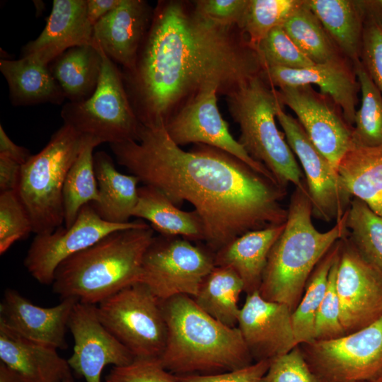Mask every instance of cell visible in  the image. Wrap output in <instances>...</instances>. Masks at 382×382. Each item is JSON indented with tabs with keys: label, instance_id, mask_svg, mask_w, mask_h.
I'll list each match as a JSON object with an SVG mask.
<instances>
[{
	"label": "cell",
	"instance_id": "7dc6e473",
	"mask_svg": "<svg viewBox=\"0 0 382 382\" xmlns=\"http://www.w3.org/2000/svg\"><path fill=\"white\" fill-rule=\"evenodd\" d=\"M0 155H4L23 165L32 156L28 149L16 144L0 125Z\"/></svg>",
	"mask_w": 382,
	"mask_h": 382
},
{
	"label": "cell",
	"instance_id": "cb8c5ba5",
	"mask_svg": "<svg viewBox=\"0 0 382 382\" xmlns=\"http://www.w3.org/2000/svg\"><path fill=\"white\" fill-rule=\"evenodd\" d=\"M285 223L251 231L233 239L214 253L215 265L232 268L242 279L247 294L258 291L269 254Z\"/></svg>",
	"mask_w": 382,
	"mask_h": 382
},
{
	"label": "cell",
	"instance_id": "6da1fadb",
	"mask_svg": "<svg viewBox=\"0 0 382 382\" xmlns=\"http://www.w3.org/2000/svg\"><path fill=\"white\" fill-rule=\"evenodd\" d=\"M117 163L174 204L187 202L204 226L207 246L216 253L251 231L284 224L286 188L236 157L197 144L185 151L164 125H141L138 140L110 144Z\"/></svg>",
	"mask_w": 382,
	"mask_h": 382
},
{
	"label": "cell",
	"instance_id": "4316f807",
	"mask_svg": "<svg viewBox=\"0 0 382 382\" xmlns=\"http://www.w3.org/2000/svg\"><path fill=\"white\" fill-rule=\"evenodd\" d=\"M337 173L352 198L382 216V146H353L340 161Z\"/></svg>",
	"mask_w": 382,
	"mask_h": 382
},
{
	"label": "cell",
	"instance_id": "ab89813d",
	"mask_svg": "<svg viewBox=\"0 0 382 382\" xmlns=\"http://www.w3.org/2000/svg\"><path fill=\"white\" fill-rule=\"evenodd\" d=\"M361 6L364 18L360 60L382 93V12Z\"/></svg>",
	"mask_w": 382,
	"mask_h": 382
},
{
	"label": "cell",
	"instance_id": "277c9868",
	"mask_svg": "<svg viewBox=\"0 0 382 382\" xmlns=\"http://www.w3.org/2000/svg\"><path fill=\"white\" fill-rule=\"evenodd\" d=\"M154 238V230L144 221L109 233L59 265L51 284L53 292L62 299L97 305L139 282L143 260Z\"/></svg>",
	"mask_w": 382,
	"mask_h": 382
},
{
	"label": "cell",
	"instance_id": "681fc988",
	"mask_svg": "<svg viewBox=\"0 0 382 382\" xmlns=\"http://www.w3.org/2000/svg\"><path fill=\"white\" fill-rule=\"evenodd\" d=\"M0 382H25L14 370L0 361Z\"/></svg>",
	"mask_w": 382,
	"mask_h": 382
},
{
	"label": "cell",
	"instance_id": "8992f818",
	"mask_svg": "<svg viewBox=\"0 0 382 382\" xmlns=\"http://www.w3.org/2000/svg\"><path fill=\"white\" fill-rule=\"evenodd\" d=\"M229 112L239 125L238 142L255 161L262 163L277 183L286 187H306L294 154L278 129L275 118L283 106L277 89L260 75L226 96Z\"/></svg>",
	"mask_w": 382,
	"mask_h": 382
},
{
	"label": "cell",
	"instance_id": "f35d334b",
	"mask_svg": "<svg viewBox=\"0 0 382 382\" xmlns=\"http://www.w3.org/2000/svg\"><path fill=\"white\" fill-rule=\"evenodd\" d=\"M33 232L30 218L16 191L0 194V254Z\"/></svg>",
	"mask_w": 382,
	"mask_h": 382
},
{
	"label": "cell",
	"instance_id": "484cf974",
	"mask_svg": "<svg viewBox=\"0 0 382 382\" xmlns=\"http://www.w3.org/2000/svg\"><path fill=\"white\" fill-rule=\"evenodd\" d=\"M0 71L7 81L9 98L14 106L60 105L66 98L49 65L22 57L1 59Z\"/></svg>",
	"mask_w": 382,
	"mask_h": 382
},
{
	"label": "cell",
	"instance_id": "b9f144b4",
	"mask_svg": "<svg viewBox=\"0 0 382 382\" xmlns=\"http://www.w3.org/2000/svg\"><path fill=\"white\" fill-rule=\"evenodd\" d=\"M261 382H320L297 346L286 354L270 360Z\"/></svg>",
	"mask_w": 382,
	"mask_h": 382
},
{
	"label": "cell",
	"instance_id": "3957f363",
	"mask_svg": "<svg viewBox=\"0 0 382 382\" xmlns=\"http://www.w3.org/2000/svg\"><path fill=\"white\" fill-rule=\"evenodd\" d=\"M161 303L167 335L159 360L169 372L178 376L215 374L253 363L238 327L220 323L187 295Z\"/></svg>",
	"mask_w": 382,
	"mask_h": 382
},
{
	"label": "cell",
	"instance_id": "e575fe53",
	"mask_svg": "<svg viewBox=\"0 0 382 382\" xmlns=\"http://www.w3.org/2000/svg\"><path fill=\"white\" fill-rule=\"evenodd\" d=\"M347 238L357 253L382 274V216L352 198L346 211Z\"/></svg>",
	"mask_w": 382,
	"mask_h": 382
},
{
	"label": "cell",
	"instance_id": "e0dca14e",
	"mask_svg": "<svg viewBox=\"0 0 382 382\" xmlns=\"http://www.w3.org/2000/svg\"><path fill=\"white\" fill-rule=\"evenodd\" d=\"M74 345L68 363L86 382H101L103 369L109 364L125 366L134 357L100 322L96 305L77 301L68 323Z\"/></svg>",
	"mask_w": 382,
	"mask_h": 382
},
{
	"label": "cell",
	"instance_id": "8d00e7d4",
	"mask_svg": "<svg viewBox=\"0 0 382 382\" xmlns=\"http://www.w3.org/2000/svg\"><path fill=\"white\" fill-rule=\"evenodd\" d=\"M301 0H248L238 25L254 49L274 28L282 26Z\"/></svg>",
	"mask_w": 382,
	"mask_h": 382
},
{
	"label": "cell",
	"instance_id": "5bb4252c",
	"mask_svg": "<svg viewBox=\"0 0 382 382\" xmlns=\"http://www.w3.org/2000/svg\"><path fill=\"white\" fill-rule=\"evenodd\" d=\"M276 117L304 171L313 216L327 222L340 220L352 197L343 187L337 170L313 144L297 119L284 111L283 106L279 108Z\"/></svg>",
	"mask_w": 382,
	"mask_h": 382
},
{
	"label": "cell",
	"instance_id": "2e32d148",
	"mask_svg": "<svg viewBox=\"0 0 382 382\" xmlns=\"http://www.w3.org/2000/svg\"><path fill=\"white\" fill-rule=\"evenodd\" d=\"M336 289L345 335L382 316V274L361 257L347 235L341 240Z\"/></svg>",
	"mask_w": 382,
	"mask_h": 382
},
{
	"label": "cell",
	"instance_id": "5b68a950",
	"mask_svg": "<svg viewBox=\"0 0 382 382\" xmlns=\"http://www.w3.org/2000/svg\"><path fill=\"white\" fill-rule=\"evenodd\" d=\"M312 216L307 187H296L287 209L285 227L270 250L258 290L263 299L284 303L292 312L317 265L347 233L346 212L325 232L315 227Z\"/></svg>",
	"mask_w": 382,
	"mask_h": 382
},
{
	"label": "cell",
	"instance_id": "1f68e13d",
	"mask_svg": "<svg viewBox=\"0 0 382 382\" xmlns=\"http://www.w3.org/2000/svg\"><path fill=\"white\" fill-rule=\"evenodd\" d=\"M282 27L296 45L314 64L345 60L305 1L289 16Z\"/></svg>",
	"mask_w": 382,
	"mask_h": 382
},
{
	"label": "cell",
	"instance_id": "ffe728a7",
	"mask_svg": "<svg viewBox=\"0 0 382 382\" xmlns=\"http://www.w3.org/2000/svg\"><path fill=\"white\" fill-rule=\"evenodd\" d=\"M154 11L144 0H122L93 25V39L106 55L131 71L150 28Z\"/></svg>",
	"mask_w": 382,
	"mask_h": 382
},
{
	"label": "cell",
	"instance_id": "f907efd6",
	"mask_svg": "<svg viewBox=\"0 0 382 382\" xmlns=\"http://www.w3.org/2000/svg\"><path fill=\"white\" fill-rule=\"evenodd\" d=\"M62 382H75L73 379V378H67Z\"/></svg>",
	"mask_w": 382,
	"mask_h": 382
},
{
	"label": "cell",
	"instance_id": "8fae6325",
	"mask_svg": "<svg viewBox=\"0 0 382 382\" xmlns=\"http://www.w3.org/2000/svg\"><path fill=\"white\" fill-rule=\"evenodd\" d=\"M306 345L305 359L320 382L367 381L382 372V316L352 333Z\"/></svg>",
	"mask_w": 382,
	"mask_h": 382
},
{
	"label": "cell",
	"instance_id": "816d5d0a",
	"mask_svg": "<svg viewBox=\"0 0 382 382\" xmlns=\"http://www.w3.org/2000/svg\"><path fill=\"white\" fill-rule=\"evenodd\" d=\"M357 382H367V381H357Z\"/></svg>",
	"mask_w": 382,
	"mask_h": 382
},
{
	"label": "cell",
	"instance_id": "836d02e7",
	"mask_svg": "<svg viewBox=\"0 0 382 382\" xmlns=\"http://www.w3.org/2000/svg\"><path fill=\"white\" fill-rule=\"evenodd\" d=\"M341 240L336 242L313 271L305 288V293L291 314L295 339L299 344L315 341L316 316L325 294L332 265L340 253Z\"/></svg>",
	"mask_w": 382,
	"mask_h": 382
},
{
	"label": "cell",
	"instance_id": "bcb514c9",
	"mask_svg": "<svg viewBox=\"0 0 382 382\" xmlns=\"http://www.w3.org/2000/svg\"><path fill=\"white\" fill-rule=\"evenodd\" d=\"M20 163L0 155V192L16 191L21 176Z\"/></svg>",
	"mask_w": 382,
	"mask_h": 382
},
{
	"label": "cell",
	"instance_id": "60d3db41",
	"mask_svg": "<svg viewBox=\"0 0 382 382\" xmlns=\"http://www.w3.org/2000/svg\"><path fill=\"white\" fill-rule=\"evenodd\" d=\"M340 253L330 269L327 290L316 316L315 341L335 339L345 335L340 321V306L336 289Z\"/></svg>",
	"mask_w": 382,
	"mask_h": 382
},
{
	"label": "cell",
	"instance_id": "9a60e30c",
	"mask_svg": "<svg viewBox=\"0 0 382 382\" xmlns=\"http://www.w3.org/2000/svg\"><path fill=\"white\" fill-rule=\"evenodd\" d=\"M277 92L282 105L292 110L311 141L337 171L340 161L353 147L352 127L337 106L310 85L283 87Z\"/></svg>",
	"mask_w": 382,
	"mask_h": 382
},
{
	"label": "cell",
	"instance_id": "c3c4849f",
	"mask_svg": "<svg viewBox=\"0 0 382 382\" xmlns=\"http://www.w3.org/2000/svg\"><path fill=\"white\" fill-rule=\"evenodd\" d=\"M121 2L122 0H86V12L89 21L94 25Z\"/></svg>",
	"mask_w": 382,
	"mask_h": 382
},
{
	"label": "cell",
	"instance_id": "f6af8a7d",
	"mask_svg": "<svg viewBox=\"0 0 382 382\" xmlns=\"http://www.w3.org/2000/svg\"><path fill=\"white\" fill-rule=\"evenodd\" d=\"M270 365L269 360L255 361L236 370L208 375H175L178 382H261Z\"/></svg>",
	"mask_w": 382,
	"mask_h": 382
},
{
	"label": "cell",
	"instance_id": "7bdbcfd3",
	"mask_svg": "<svg viewBox=\"0 0 382 382\" xmlns=\"http://www.w3.org/2000/svg\"><path fill=\"white\" fill-rule=\"evenodd\" d=\"M105 382H178L159 359H134L125 366H112Z\"/></svg>",
	"mask_w": 382,
	"mask_h": 382
},
{
	"label": "cell",
	"instance_id": "83f0119b",
	"mask_svg": "<svg viewBox=\"0 0 382 382\" xmlns=\"http://www.w3.org/2000/svg\"><path fill=\"white\" fill-rule=\"evenodd\" d=\"M132 216L145 219L160 235L204 241L203 224L192 210L186 212L174 204L163 193L149 185L138 189V200Z\"/></svg>",
	"mask_w": 382,
	"mask_h": 382
},
{
	"label": "cell",
	"instance_id": "4dcf8cb0",
	"mask_svg": "<svg viewBox=\"0 0 382 382\" xmlns=\"http://www.w3.org/2000/svg\"><path fill=\"white\" fill-rule=\"evenodd\" d=\"M244 284L231 267L214 266L192 298L197 305L210 316L231 328L237 327L241 308L238 300Z\"/></svg>",
	"mask_w": 382,
	"mask_h": 382
},
{
	"label": "cell",
	"instance_id": "52a82bcc",
	"mask_svg": "<svg viewBox=\"0 0 382 382\" xmlns=\"http://www.w3.org/2000/svg\"><path fill=\"white\" fill-rule=\"evenodd\" d=\"M86 139L64 124L22 165L16 192L36 235L50 233L64 224V184Z\"/></svg>",
	"mask_w": 382,
	"mask_h": 382
},
{
	"label": "cell",
	"instance_id": "603a6c76",
	"mask_svg": "<svg viewBox=\"0 0 382 382\" xmlns=\"http://www.w3.org/2000/svg\"><path fill=\"white\" fill-rule=\"evenodd\" d=\"M0 361L25 382H62L72 378L68 361L57 349L27 339L1 322Z\"/></svg>",
	"mask_w": 382,
	"mask_h": 382
},
{
	"label": "cell",
	"instance_id": "ac0fdd59",
	"mask_svg": "<svg viewBox=\"0 0 382 382\" xmlns=\"http://www.w3.org/2000/svg\"><path fill=\"white\" fill-rule=\"evenodd\" d=\"M291 314L286 305L267 301L258 291L247 294L237 327L253 361H270L299 345Z\"/></svg>",
	"mask_w": 382,
	"mask_h": 382
},
{
	"label": "cell",
	"instance_id": "30bf717a",
	"mask_svg": "<svg viewBox=\"0 0 382 382\" xmlns=\"http://www.w3.org/2000/svg\"><path fill=\"white\" fill-rule=\"evenodd\" d=\"M214 253L179 236H154L142 263L140 283L161 301L179 295L195 298L214 267Z\"/></svg>",
	"mask_w": 382,
	"mask_h": 382
},
{
	"label": "cell",
	"instance_id": "7c38bea8",
	"mask_svg": "<svg viewBox=\"0 0 382 382\" xmlns=\"http://www.w3.org/2000/svg\"><path fill=\"white\" fill-rule=\"evenodd\" d=\"M139 219L126 224H112L102 219L91 203L83 206L74 224L54 231L37 234L24 259L30 274L42 284H52L59 265L72 255L95 244L109 233L141 225Z\"/></svg>",
	"mask_w": 382,
	"mask_h": 382
},
{
	"label": "cell",
	"instance_id": "d6986e66",
	"mask_svg": "<svg viewBox=\"0 0 382 382\" xmlns=\"http://www.w3.org/2000/svg\"><path fill=\"white\" fill-rule=\"evenodd\" d=\"M77 301L68 298L56 306L41 307L7 288L0 304V322L27 339L57 349H66L68 323Z\"/></svg>",
	"mask_w": 382,
	"mask_h": 382
},
{
	"label": "cell",
	"instance_id": "f546056e",
	"mask_svg": "<svg viewBox=\"0 0 382 382\" xmlns=\"http://www.w3.org/2000/svg\"><path fill=\"white\" fill-rule=\"evenodd\" d=\"M341 53L354 62L360 59L364 11L361 1L306 0Z\"/></svg>",
	"mask_w": 382,
	"mask_h": 382
},
{
	"label": "cell",
	"instance_id": "74e56055",
	"mask_svg": "<svg viewBox=\"0 0 382 382\" xmlns=\"http://www.w3.org/2000/svg\"><path fill=\"white\" fill-rule=\"evenodd\" d=\"M262 66L302 69L313 65L282 26L273 29L255 48Z\"/></svg>",
	"mask_w": 382,
	"mask_h": 382
},
{
	"label": "cell",
	"instance_id": "d590c367",
	"mask_svg": "<svg viewBox=\"0 0 382 382\" xmlns=\"http://www.w3.org/2000/svg\"><path fill=\"white\" fill-rule=\"evenodd\" d=\"M353 68L361 93V105L357 110L352 128L353 146H382V93L375 85L361 60L353 62Z\"/></svg>",
	"mask_w": 382,
	"mask_h": 382
},
{
	"label": "cell",
	"instance_id": "4fadbf2b",
	"mask_svg": "<svg viewBox=\"0 0 382 382\" xmlns=\"http://www.w3.org/2000/svg\"><path fill=\"white\" fill-rule=\"evenodd\" d=\"M217 93L216 88H205L180 107L164 125L170 139L179 146L196 143L222 150L278 183L271 172L251 158L231 135L218 108Z\"/></svg>",
	"mask_w": 382,
	"mask_h": 382
},
{
	"label": "cell",
	"instance_id": "9c48e42d",
	"mask_svg": "<svg viewBox=\"0 0 382 382\" xmlns=\"http://www.w3.org/2000/svg\"><path fill=\"white\" fill-rule=\"evenodd\" d=\"M108 330L134 359H159L167 327L161 301L144 284L130 285L96 305Z\"/></svg>",
	"mask_w": 382,
	"mask_h": 382
},
{
	"label": "cell",
	"instance_id": "7402d4cb",
	"mask_svg": "<svg viewBox=\"0 0 382 382\" xmlns=\"http://www.w3.org/2000/svg\"><path fill=\"white\" fill-rule=\"evenodd\" d=\"M261 76L271 86H318L321 93L328 96L340 109L347 124L353 128L359 82L345 60L314 64L302 69L264 67Z\"/></svg>",
	"mask_w": 382,
	"mask_h": 382
},
{
	"label": "cell",
	"instance_id": "7a4b0ae2",
	"mask_svg": "<svg viewBox=\"0 0 382 382\" xmlns=\"http://www.w3.org/2000/svg\"><path fill=\"white\" fill-rule=\"evenodd\" d=\"M260 57L236 26L202 16L193 4L158 1L134 69L122 71L133 110L146 127L165 125L199 91L228 96L261 74Z\"/></svg>",
	"mask_w": 382,
	"mask_h": 382
},
{
	"label": "cell",
	"instance_id": "d6a6232c",
	"mask_svg": "<svg viewBox=\"0 0 382 382\" xmlns=\"http://www.w3.org/2000/svg\"><path fill=\"white\" fill-rule=\"evenodd\" d=\"M99 144L86 137L77 158L70 168L63 187L64 224L68 228L75 221L81 209L99 200L93 150Z\"/></svg>",
	"mask_w": 382,
	"mask_h": 382
},
{
	"label": "cell",
	"instance_id": "44dd1931",
	"mask_svg": "<svg viewBox=\"0 0 382 382\" xmlns=\"http://www.w3.org/2000/svg\"><path fill=\"white\" fill-rule=\"evenodd\" d=\"M95 43L86 0H54L44 29L23 47L21 57L49 65L71 47Z\"/></svg>",
	"mask_w": 382,
	"mask_h": 382
},
{
	"label": "cell",
	"instance_id": "f1b7e54d",
	"mask_svg": "<svg viewBox=\"0 0 382 382\" xmlns=\"http://www.w3.org/2000/svg\"><path fill=\"white\" fill-rule=\"evenodd\" d=\"M102 54L99 46L71 47L54 59L49 69L69 102H81L95 92L101 74Z\"/></svg>",
	"mask_w": 382,
	"mask_h": 382
},
{
	"label": "cell",
	"instance_id": "d4e9b609",
	"mask_svg": "<svg viewBox=\"0 0 382 382\" xmlns=\"http://www.w3.org/2000/svg\"><path fill=\"white\" fill-rule=\"evenodd\" d=\"M93 159L99 192L98 202L91 203L93 208L107 222H129L138 200L139 180L132 174L119 172L105 151L96 152Z\"/></svg>",
	"mask_w": 382,
	"mask_h": 382
},
{
	"label": "cell",
	"instance_id": "ee69618b",
	"mask_svg": "<svg viewBox=\"0 0 382 382\" xmlns=\"http://www.w3.org/2000/svg\"><path fill=\"white\" fill-rule=\"evenodd\" d=\"M248 0H198L192 3L202 16L217 24L238 27Z\"/></svg>",
	"mask_w": 382,
	"mask_h": 382
},
{
	"label": "cell",
	"instance_id": "ba28073f",
	"mask_svg": "<svg viewBox=\"0 0 382 382\" xmlns=\"http://www.w3.org/2000/svg\"><path fill=\"white\" fill-rule=\"evenodd\" d=\"M100 49L103 62L97 88L87 100L64 105V124L99 145L137 141L141 124L129 101L122 71Z\"/></svg>",
	"mask_w": 382,
	"mask_h": 382
}]
</instances>
